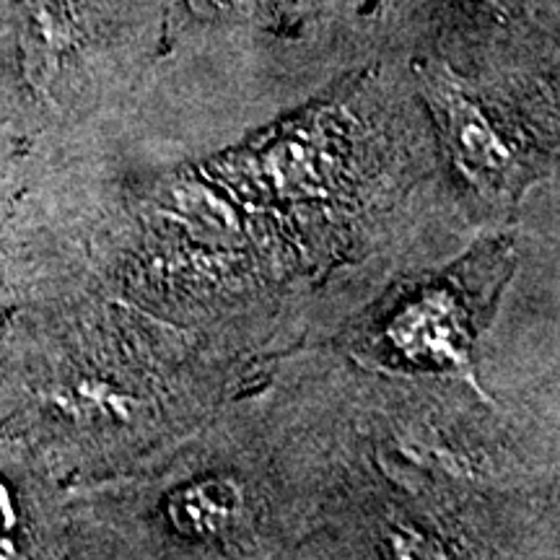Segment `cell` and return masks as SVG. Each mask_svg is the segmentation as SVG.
Returning a JSON list of instances; mask_svg holds the SVG:
<instances>
[{"label": "cell", "mask_w": 560, "mask_h": 560, "mask_svg": "<svg viewBox=\"0 0 560 560\" xmlns=\"http://www.w3.org/2000/svg\"><path fill=\"white\" fill-rule=\"evenodd\" d=\"M240 506V495L229 482H202L185 493H179L172 503L174 524L187 532H219Z\"/></svg>", "instance_id": "cell-1"}, {"label": "cell", "mask_w": 560, "mask_h": 560, "mask_svg": "<svg viewBox=\"0 0 560 560\" xmlns=\"http://www.w3.org/2000/svg\"><path fill=\"white\" fill-rule=\"evenodd\" d=\"M454 132H457L462 149L467 151L475 164L495 166L501 156V145L495 143L493 132L478 120V115L470 107H459L457 120H454Z\"/></svg>", "instance_id": "cell-2"}]
</instances>
